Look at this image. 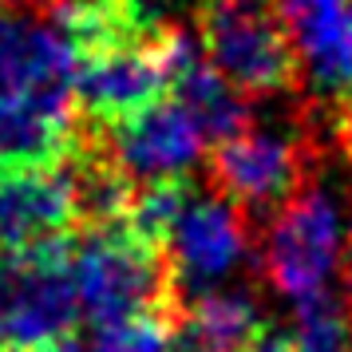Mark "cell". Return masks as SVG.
<instances>
[{
    "instance_id": "obj_2",
    "label": "cell",
    "mask_w": 352,
    "mask_h": 352,
    "mask_svg": "<svg viewBox=\"0 0 352 352\" xmlns=\"http://www.w3.org/2000/svg\"><path fill=\"white\" fill-rule=\"evenodd\" d=\"M198 40L241 96H285L301 83V56L277 0H198Z\"/></svg>"
},
{
    "instance_id": "obj_18",
    "label": "cell",
    "mask_w": 352,
    "mask_h": 352,
    "mask_svg": "<svg viewBox=\"0 0 352 352\" xmlns=\"http://www.w3.org/2000/svg\"><path fill=\"white\" fill-rule=\"evenodd\" d=\"M0 352H80L76 336L72 340H60V344H44V349H0Z\"/></svg>"
},
{
    "instance_id": "obj_6",
    "label": "cell",
    "mask_w": 352,
    "mask_h": 352,
    "mask_svg": "<svg viewBox=\"0 0 352 352\" xmlns=\"http://www.w3.org/2000/svg\"><path fill=\"white\" fill-rule=\"evenodd\" d=\"M340 214L329 194L309 190L293 194L285 206L277 210L265 234V277L270 285L289 297L305 301L324 293L340 261Z\"/></svg>"
},
{
    "instance_id": "obj_10",
    "label": "cell",
    "mask_w": 352,
    "mask_h": 352,
    "mask_svg": "<svg viewBox=\"0 0 352 352\" xmlns=\"http://www.w3.org/2000/svg\"><path fill=\"white\" fill-rule=\"evenodd\" d=\"M80 230L76 194L64 166L0 175V254L16 257Z\"/></svg>"
},
{
    "instance_id": "obj_8",
    "label": "cell",
    "mask_w": 352,
    "mask_h": 352,
    "mask_svg": "<svg viewBox=\"0 0 352 352\" xmlns=\"http://www.w3.org/2000/svg\"><path fill=\"white\" fill-rule=\"evenodd\" d=\"M103 139L111 146L115 162L143 186V182H155V178L186 175L202 155L206 131L198 127V119L170 96V99H159L155 107L107 127Z\"/></svg>"
},
{
    "instance_id": "obj_15",
    "label": "cell",
    "mask_w": 352,
    "mask_h": 352,
    "mask_svg": "<svg viewBox=\"0 0 352 352\" xmlns=\"http://www.w3.org/2000/svg\"><path fill=\"white\" fill-rule=\"evenodd\" d=\"M190 206V182L186 178H155L143 182L127 214V230H135L139 238L166 245V238L175 234L178 218Z\"/></svg>"
},
{
    "instance_id": "obj_11",
    "label": "cell",
    "mask_w": 352,
    "mask_h": 352,
    "mask_svg": "<svg viewBox=\"0 0 352 352\" xmlns=\"http://www.w3.org/2000/svg\"><path fill=\"white\" fill-rule=\"evenodd\" d=\"M72 72L76 48L52 20H32L0 4V91H72Z\"/></svg>"
},
{
    "instance_id": "obj_4",
    "label": "cell",
    "mask_w": 352,
    "mask_h": 352,
    "mask_svg": "<svg viewBox=\"0 0 352 352\" xmlns=\"http://www.w3.org/2000/svg\"><path fill=\"white\" fill-rule=\"evenodd\" d=\"M83 309L72 277V238L4 257L0 349H44L76 336Z\"/></svg>"
},
{
    "instance_id": "obj_9",
    "label": "cell",
    "mask_w": 352,
    "mask_h": 352,
    "mask_svg": "<svg viewBox=\"0 0 352 352\" xmlns=\"http://www.w3.org/2000/svg\"><path fill=\"white\" fill-rule=\"evenodd\" d=\"M166 257L175 270L178 289H202L222 281L241 265L250 250V214L222 194L190 198L186 214L178 218L175 234L166 238Z\"/></svg>"
},
{
    "instance_id": "obj_17",
    "label": "cell",
    "mask_w": 352,
    "mask_h": 352,
    "mask_svg": "<svg viewBox=\"0 0 352 352\" xmlns=\"http://www.w3.org/2000/svg\"><path fill=\"white\" fill-rule=\"evenodd\" d=\"M254 352H297V349H293V340H285V336L265 333L261 340H257V349H254Z\"/></svg>"
},
{
    "instance_id": "obj_19",
    "label": "cell",
    "mask_w": 352,
    "mask_h": 352,
    "mask_svg": "<svg viewBox=\"0 0 352 352\" xmlns=\"http://www.w3.org/2000/svg\"><path fill=\"white\" fill-rule=\"evenodd\" d=\"M344 277H349V289H352V234H349V245H344Z\"/></svg>"
},
{
    "instance_id": "obj_20",
    "label": "cell",
    "mask_w": 352,
    "mask_h": 352,
    "mask_svg": "<svg viewBox=\"0 0 352 352\" xmlns=\"http://www.w3.org/2000/svg\"><path fill=\"white\" fill-rule=\"evenodd\" d=\"M0 4H8V0H0Z\"/></svg>"
},
{
    "instance_id": "obj_1",
    "label": "cell",
    "mask_w": 352,
    "mask_h": 352,
    "mask_svg": "<svg viewBox=\"0 0 352 352\" xmlns=\"http://www.w3.org/2000/svg\"><path fill=\"white\" fill-rule=\"evenodd\" d=\"M72 277L87 320L115 324L131 317H178L182 289L162 245L139 238L127 226L83 230L72 241Z\"/></svg>"
},
{
    "instance_id": "obj_5",
    "label": "cell",
    "mask_w": 352,
    "mask_h": 352,
    "mask_svg": "<svg viewBox=\"0 0 352 352\" xmlns=\"http://www.w3.org/2000/svg\"><path fill=\"white\" fill-rule=\"evenodd\" d=\"M317 159V146L289 131L241 127L230 139H218L210 151L214 194L241 206L245 214L281 210L293 194L305 190V175Z\"/></svg>"
},
{
    "instance_id": "obj_13",
    "label": "cell",
    "mask_w": 352,
    "mask_h": 352,
    "mask_svg": "<svg viewBox=\"0 0 352 352\" xmlns=\"http://www.w3.org/2000/svg\"><path fill=\"white\" fill-rule=\"evenodd\" d=\"M265 336L254 301L238 293H210L175 317L170 352H254Z\"/></svg>"
},
{
    "instance_id": "obj_3",
    "label": "cell",
    "mask_w": 352,
    "mask_h": 352,
    "mask_svg": "<svg viewBox=\"0 0 352 352\" xmlns=\"http://www.w3.org/2000/svg\"><path fill=\"white\" fill-rule=\"evenodd\" d=\"M178 44H182V32L166 24L139 40L80 52L72 72V103L83 127L107 131L155 107L170 91Z\"/></svg>"
},
{
    "instance_id": "obj_16",
    "label": "cell",
    "mask_w": 352,
    "mask_h": 352,
    "mask_svg": "<svg viewBox=\"0 0 352 352\" xmlns=\"http://www.w3.org/2000/svg\"><path fill=\"white\" fill-rule=\"evenodd\" d=\"M175 317H131L99 324L87 352H170Z\"/></svg>"
},
{
    "instance_id": "obj_7",
    "label": "cell",
    "mask_w": 352,
    "mask_h": 352,
    "mask_svg": "<svg viewBox=\"0 0 352 352\" xmlns=\"http://www.w3.org/2000/svg\"><path fill=\"white\" fill-rule=\"evenodd\" d=\"M76 119L67 87L0 91V175L64 166L83 135Z\"/></svg>"
},
{
    "instance_id": "obj_14",
    "label": "cell",
    "mask_w": 352,
    "mask_h": 352,
    "mask_svg": "<svg viewBox=\"0 0 352 352\" xmlns=\"http://www.w3.org/2000/svg\"><path fill=\"white\" fill-rule=\"evenodd\" d=\"M293 349L297 352H352V324L333 293L293 301Z\"/></svg>"
},
{
    "instance_id": "obj_12",
    "label": "cell",
    "mask_w": 352,
    "mask_h": 352,
    "mask_svg": "<svg viewBox=\"0 0 352 352\" xmlns=\"http://www.w3.org/2000/svg\"><path fill=\"white\" fill-rule=\"evenodd\" d=\"M301 67L324 91L352 87V4L349 0H277Z\"/></svg>"
}]
</instances>
